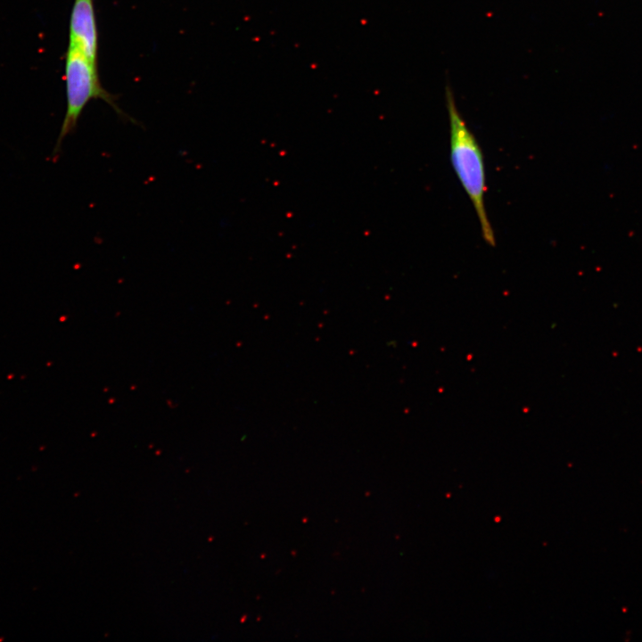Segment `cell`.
I'll use <instances>...</instances> for the list:
<instances>
[{"mask_svg": "<svg viewBox=\"0 0 642 642\" xmlns=\"http://www.w3.org/2000/svg\"><path fill=\"white\" fill-rule=\"evenodd\" d=\"M445 96L449 124L451 164L462 187L472 202L483 240L494 247L495 234L484 204L486 173L482 151L461 116L449 85L446 86Z\"/></svg>", "mask_w": 642, "mask_h": 642, "instance_id": "1", "label": "cell"}, {"mask_svg": "<svg viewBox=\"0 0 642 642\" xmlns=\"http://www.w3.org/2000/svg\"><path fill=\"white\" fill-rule=\"evenodd\" d=\"M93 0H74L70 21V42L78 46L97 64L98 34Z\"/></svg>", "mask_w": 642, "mask_h": 642, "instance_id": "3", "label": "cell"}, {"mask_svg": "<svg viewBox=\"0 0 642 642\" xmlns=\"http://www.w3.org/2000/svg\"><path fill=\"white\" fill-rule=\"evenodd\" d=\"M66 111L53 152L56 157L62 144L78 125L86 105L93 99H102L119 115H127L118 107L113 95L100 83L97 64L93 62L77 45L69 43L65 55Z\"/></svg>", "mask_w": 642, "mask_h": 642, "instance_id": "2", "label": "cell"}]
</instances>
